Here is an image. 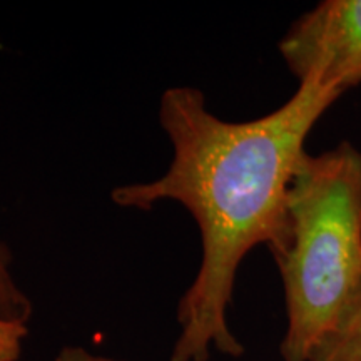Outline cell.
<instances>
[{"label": "cell", "mask_w": 361, "mask_h": 361, "mask_svg": "<svg viewBox=\"0 0 361 361\" xmlns=\"http://www.w3.org/2000/svg\"><path fill=\"white\" fill-rule=\"evenodd\" d=\"M25 335L27 328L0 322V361L19 360Z\"/></svg>", "instance_id": "6"}, {"label": "cell", "mask_w": 361, "mask_h": 361, "mask_svg": "<svg viewBox=\"0 0 361 361\" xmlns=\"http://www.w3.org/2000/svg\"><path fill=\"white\" fill-rule=\"evenodd\" d=\"M298 80L345 94L361 84V0H324L300 17L279 42Z\"/></svg>", "instance_id": "3"}, {"label": "cell", "mask_w": 361, "mask_h": 361, "mask_svg": "<svg viewBox=\"0 0 361 361\" xmlns=\"http://www.w3.org/2000/svg\"><path fill=\"white\" fill-rule=\"evenodd\" d=\"M32 316V303L12 274V255L0 241V322L27 328Z\"/></svg>", "instance_id": "5"}, {"label": "cell", "mask_w": 361, "mask_h": 361, "mask_svg": "<svg viewBox=\"0 0 361 361\" xmlns=\"http://www.w3.org/2000/svg\"><path fill=\"white\" fill-rule=\"evenodd\" d=\"M341 96L313 79L301 80L279 109L229 123L207 109L197 87L164 90L159 123L173 146V161L157 179L112 189L111 200L141 211L178 202L200 228L201 264L179 301L171 361H207L213 350L233 358L245 353L228 324L238 269L258 245L269 251L281 246L288 189L306 152V137Z\"/></svg>", "instance_id": "1"}, {"label": "cell", "mask_w": 361, "mask_h": 361, "mask_svg": "<svg viewBox=\"0 0 361 361\" xmlns=\"http://www.w3.org/2000/svg\"><path fill=\"white\" fill-rule=\"evenodd\" d=\"M54 361H123V360L96 355L92 353V351L80 348V346H66V348L59 351V355L54 358Z\"/></svg>", "instance_id": "7"}, {"label": "cell", "mask_w": 361, "mask_h": 361, "mask_svg": "<svg viewBox=\"0 0 361 361\" xmlns=\"http://www.w3.org/2000/svg\"><path fill=\"white\" fill-rule=\"evenodd\" d=\"M310 361H361V283L311 351Z\"/></svg>", "instance_id": "4"}, {"label": "cell", "mask_w": 361, "mask_h": 361, "mask_svg": "<svg viewBox=\"0 0 361 361\" xmlns=\"http://www.w3.org/2000/svg\"><path fill=\"white\" fill-rule=\"evenodd\" d=\"M286 234L271 251L281 274L288 326L283 361H310L361 283V152L343 141L305 152L286 201Z\"/></svg>", "instance_id": "2"}]
</instances>
